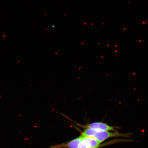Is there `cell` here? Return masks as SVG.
I'll return each instance as SVG.
<instances>
[{
    "mask_svg": "<svg viewBox=\"0 0 148 148\" xmlns=\"http://www.w3.org/2000/svg\"><path fill=\"white\" fill-rule=\"evenodd\" d=\"M124 142V140L119 139L107 142L101 145V143L95 138L90 136H83V138L79 144L78 148H99L103 146L107 145L118 142Z\"/></svg>",
    "mask_w": 148,
    "mask_h": 148,
    "instance_id": "obj_2",
    "label": "cell"
},
{
    "mask_svg": "<svg viewBox=\"0 0 148 148\" xmlns=\"http://www.w3.org/2000/svg\"><path fill=\"white\" fill-rule=\"evenodd\" d=\"M76 125L79 127L84 129H92L109 131H116L115 127L111 126L107 124L101 123V122H96V123L85 125H82L78 123H77Z\"/></svg>",
    "mask_w": 148,
    "mask_h": 148,
    "instance_id": "obj_3",
    "label": "cell"
},
{
    "mask_svg": "<svg viewBox=\"0 0 148 148\" xmlns=\"http://www.w3.org/2000/svg\"><path fill=\"white\" fill-rule=\"evenodd\" d=\"M81 135L95 138L101 143L110 138L117 137H128L129 134H122L116 131L114 132L92 129H84Z\"/></svg>",
    "mask_w": 148,
    "mask_h": 148,
    "instance_id": "obj_1",
    "label": "cell"
},
{
    "mask_svg": "<svg viewBox=\"0 0 148 148\" xmlns=\"http://www.w3.org/2000/svg\"><path fill=\"white\" fill-rule=\"evenodd\" d=\"M82 138L83 136L81 135L78 137L69 141L52 145L48 148H78Z\"/></svg>",
    "mask_w": 148,
    "mask_h": 148,
    "instance_id": "obj_4",
    "label": "cell"
}]
</instances>
